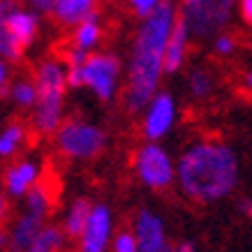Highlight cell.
<instances>
[{"label": "cell", "instance_id": "5bb4252c", "mask_svg": "<svg viewBox=\"0 0 252 252\" xmlns=\"http://www.w3.org/2000/svg\"><path fill=\"white\" fill-rule=\"evenodd\" d=\"M31 132V123H23L19 118H12V121L5 123L2 130H0V158L5 162L16 160L28 144Z\"/></svg>", "mask_w": 252, "mask_h": 252}, {"label": "cell", "instance_id": "e0dca14e", "mask_svg": "<svg viewBox=\"0 0 252 252\" xmlns=\"http://www.w3.org/2000/svg\"><path fill=\"white\" fill-rule=\"evenodd\" d=\"M190 44H192L190 32L185 31L183 23L178 21V26L174 28L171 37H169L167 56H164V72L167 74H178L185 67V63L190 58Z\"/></svg>", "mask_w": 252, "mask_h": 252}, {"label": "cell", "instance_id": "ac0fdd59", "mask_svg": "<svg viewBox=\"0 0 252 252\" xmlns=\"http://www.w3.org/2000/svg\"><path fill=\"white\" fill-rule=\"evenodd\" d=\"M102 39H104V26H102L99 12H95L91 19L79 23L77 28H72V32H69V46H77V49L86 51V54L99 51Z\"/></svg>", "mask_w": 252, "mask_h": 252}, {"label": "cell", "instance_id": "ba28073f", "mask_svg": "<svg viewBox=\"0 0 252 252\" xmlns=\"http://www.w3.org/2000/svg\"><path fill=\"white\" fill-rule=\"evenodd\" d=\"M39 16L31 7L19 5L9 14L0 16V56L7 63H19L23 54L39 37Z\"/></svg>", "mask_w": 252, "mask_h": 252}, {"label": "cell", "instance_id": "277c9868", "mask_svg": "<svg viewBox=\"0 0 252 252\" xmlns=\"http://www.w3.org/2000/svg\"><path fill=\"white\" fill-rule=\"evenodd\" d=\"M69 88H84L99 102H114L125 88V61L114 51H93L84 65L67 69Z\"/></svg>", "mask_w": 252, "mask_h": 252}, {"label": "cell", "instance_id": "52a82bcc", "mask_svg": "<svg viewBox=\"0 0 252 252\" xmlns=\"http://www.w3.org/2000/svg\"><path fill=\"white\" fill-rule=\"evenodd\" d=\"M132 176L148 192H169L176 188V160L160 141H144L130 158Z\"/></svg>", "mask_w": 252, "mask_h": 252}, {"label": "cell", "instance_id": "2e32d148", "mask_svg": "<svg viewBox=\"0 0 252 252\" xmlns=\"http://www.w3.org/2000/svg\"><path fill=\"white\" fill-rule=\"evenodd\" d=\"M97 0H56V7H54V19L58 26L63 28H77L79 23H84L86 19H91L97 7H95Z\"/></svg>", "mask_w": 252, "mask_h": 252}, {"label": "cell", "instance_id": "7c38bea8", "mask_svg": "<svg viewBox=\"0 0 252 252\" xmlns=\"http://www.w3.org/2000/svg\"><path fill=\"white\" fill-rule=\"evenodd\" d=\"M42 178H44V162L35 155H19L2 171V192L5 197L21 201Z\"/></svg>", "mask_w": 252, "mask_h": 252}, {"label": "cell", "instance_id": "4fadbf2b", "mask_svg": "<svg viewBox=\"0 0 252 252\" xmlns=\"http://www.w3.org/2000/svg\"><path fill=\"white\" fill-rule=\"evenodd\" d=\"M49 220L37 218V215L21 211L19 215L12 218L9 227L2 231V250L5 252H26L28 245L35 241L39 231L44 229V224Z\"/></svg>", "mask_w": 252, "mask_h": 252}, {"label": "cell", "instance_id": "1f68e13d", "mask_svg": "<svg viewBox=\"0 0 252 252\" xmlns=\"http://www.w3.org/2000/svg\"><path fill=\"white\" fill-rule=\"evenodd\" d=\"M107 2H114V0H107Z\"/></svg>", "mask_w": 252, "mask_h": 252}, {"label": "cell", "instance_id": "7a4b0ae2", "mask_svg": "<svg viewBox=\"0 0 252 252\" xmlns=\"http://www.w3.org/2000/svg\"><path fill=\"white\" fill-rule=\"evenodd\" d=\"M238 153L234 146L222 139H194L176 158V190L190 204L215 206L229 199L238 190Z\"/></svg>", "mask_w": 252, "mask_h": 252}, {"label": "cell", "instance_id": "484cf974", "mask_svg": "<svg viewBox=\"0 0 252 252\" xmlns=\"http://www.w3.org/2000/svg\"><path fill=\"white\" fill-rule=\"evenodd\" d=\"M26 7H31L32 12L37 14H54V7H56V0H23Z\"/></svg>", "mask_w": 252, "mask_h": 252}, {"label": "cell", "instance_id": "83f0119b", "mask_svg": "<svg viewBox=\"0 0 252 252\" xmlns=\"http://www.w3.org/2000/svg\"><path fill=\"white\" fill-rule=\"evenodd\" d=\"M238 16L245 23V28L252 31V0H238Z\"/></svg>", "mask_w": 252, "mask_h": 252}, {"label": "cell", "instance_id": "f1b7e54d", "mask_svg": "<svg viewBox=\"0 0 252 252\" xmlns=\"http://www.w3.org/2000/svg\"><path fill=\"white\" fill-rule=\"evenodd\" d=\"M174 252H204L201 250V245L197 241H190V238H183V241H178L174 245Z\"/></svg>", "mask_w": 252, "mask_h": 252}, {"label": "cell", "instance_id": "9c48e42d", "mask_svg": "<svg viewBox=\"0 0 252 252\" xmlns=\"http://www.w3.org/2000/svg\"><path fill=\"white\" fill-rule=\"evenodd\" d=\"M116 236V215L107 201H95L81 236L74 241V252H111Z\"/></svg>", "mask_w": 252, "mask_h": 252}, {"label": "cell", "instance_id": "5b68a950", "mask_svg": "<svg viewBox=\"0 0 252 252\" xmlns=\"http://www.w3.org/2000/svg\"><path fill=\"white\" fill-rule=\"evenodd\" d=\"M56 153L69 162H93L107 151V130L95 121L69 116L54 137Z\"/></svg>", "mask_w": 252, "mask_h": 252}, {"label": "cell", "instance_id": "8992f818", "mask_svg": "<svg viewBox=\"0 0 252 252\" xmlns=\"http://www.w3.org/2000/svg\"><path fill=\"white\" fill-rule=\"evenodd\" d=\"M238 12V0H178V21L192 42H211L229 28Z\"/></svg>", "mask_w": 252, "mask_h": 252}, {"label": "cell", "instance_id": "603a6c76", "mask_svg": "<svg viewBox=\"0 0 252 252\" xmlns=\"http://www.w3.org/2000/svg\"><path fill=\"white\" fill-rule=\"evenodd\" d=\"M211 51L215 58H231L238 51V37L229 31H222L211 39Z\"/></svg>", "mask_w": 252, "mask_h": 252}, {"label": "cell", "instance_id": "d4e9b609", "mask_svg": "<svg viewBox=\"0 0 252 252\" xmlns=\"http://www.w3.org/2000/svg\"><path fill=\"white\" fill-rule=\"evenodd\" d=\"M111 252H141L137 245V238L134 234L127 229H118L114 236V243H111Z\"/></svg>", "mask_w": 252, "mask_h": 252}, {"label": "cell", "instance_id": "d6986e66", "mask_svg": "<svg viewBox=\"0 0 252 252\" xmlns=\"http://www.w3.org/2000/svg\"><path fill=\"white\" fill-rule=\"evenodd\" d=\"M93 204H95V201H91V197L79 194V197H74L67 206H65L63 218H61V227L65 229L69 241H77V238L81 236L86 222H88V215H91V211H93Z\"/></svg>", "mask_w": 252, "mask_h": 252}, {"label": "cell", "instance_id": "6da1fadb", "mask_svg": "<svg viewBox=\"0 0 252 252\" xmlns=\"http://www.w3.org/2000/svg\"><path fill=\"white\" fill-rule=\"evenodd\" d=\"M178 26V2L164 0L158 12L137 23L130 51L125 58L123 104L130 114H141L146 104L160 93L164 79V56L174 28Z\"/></svg>", "mask_w": 252, "mask_h": 252}, {"label": "cell", "instance_id": "8fae6325", "mask_svg": "<svg viewBox=\"0 0 252 252\" xmlns=\"http://www.w3.org/2000/svg\"><path fill=\"white\" fill-rule=\"evenodd\" d=\"M141 134L146 141H162L178 123V102L171 93L160 91L141 111Z\"/></svg>", "mask_w": 252, "mask_h": 252}, {"label": "cell", "instance_id": "cb8c5ba5", "mask_svg": "<svg viewBox=\"0 0 252 252\" xmlns=\"http://www.w3.org/2000/svg\"><path fill=\"white\" fill-rule=\"evenodd\" d=\"M162 2H164V0H125L127 12H130L137 21H144V19H148L151 14H155Z\"/></svg>", "mask_w": 252, "mask_h": 252}, {"label": "cell", "instance_id": "7402d4cb", "mask_svg": "<svg viewBox=\"0 0 252 252\" xmlns=\"http://www.w3.org/2000/svg\"><path fill=\"white\" fill-rule=\"evenodd\" d=\"M67 243H69V236L65 234V229L61 224L46 222L44 229L35 236V241L28 245L26 252H65Z\"/></svg>", "mask_w": 252, "mask_h": 252}, {"label": "cell", "instance_id": "4316f807", "mask_svg": "<svg viewBox=\"0 0 252 252\" xmlns=\"http://www.w3.org/2000/svg\"><path fill=\"white\" fill-rule=\"evenodd\" d=\"M12 81H14V77H12V63L2 61L0 63V91H2V95L7 93Z\"/></svg>", "mask_w": 252, "mask_h": 252}, {"label": "cell", "instance_id": "9a60e30c", "mask_svg": "<svg viewBox=\"0 0 252 252\" xmlns=\"http://www.w3.org/2000/svg\"><path fill=\"white\" fill-rule=\"evenodd\" d=\"M56 199H58L56 185L51 183L49 178H42V181L21 199V211H28V213L37 215V218L49 220L56 208Z\"/></svg>", "mask_w": 252, "mask_h": 252}, {"label": "cell", "instance_id": "f546056e", "mask_svg": "<svg viewBox=\"0 0 252 252\" xmlns=\"http://www.w3.org/2000/svg\"><path fill=\"white\" fill-rule=\"evenodd\" d=\"M238 213L243 215V218H252V197H243V199H238Z\"/></svg>", "mask_w": 252, "mask_h": 252}, {"label": "cell", "instance_id": "4dcf8cb0", "mask_svg": "<svg viewBox=\"0 0 252 252\" xmlns=\"http://www.w3.org/2000/svg\"><path fill=\"white\" fill-rule=\"evenodd\" d=\"M241 91H243L245 95H250V97H252V69L243 72V77H241Z\"/></svg>", "mask_w": 252, "mask_h": 252}, {"label": "cell", "instance_id": "44dd1931", "mask_svg": "<svg viewBox=\"0 0 252 252\" xmlns=\"http://www.w3.org/2000/svg\"><path fill=\"white\" fill-rule=\"evenodd\" d=\"M2 97L9 99V104H12L19 114H31L39 99L37 84H35L32 74L31 77H14V81L9 84L7 93H5Z\"/></svg>", "mask_w": 252, "mask_h": 252}, {"label": "cell", "instance_id": "3957f363", "mask_svg": "<svg viewBox=\"0 0 252 252\" xmlns=\"http://www.w3.org/2000/svg\"><path fill=\"white\" fill-rule=\"evenodd\" d=\"M32 79L37 84L39 99L31 114V130L37 137H54L61 125L67 121L65 99L69 88V72L63 56H46L35 65Z\"/></svg>", "mask_w": 252, "mask_h": 252}, {"label": "cell", "instance_id": "30bf717a", "mask_svg": "<svg viewBox=\"0 0 252 252\" xmlns=\"http://www.w3.org/2000/svg\"><path fill=\"white\" fill-rule=\"evenodd\" d=\"M130 231L137 238L141 252H174L176 243L169 236L167 222L153 208H137L130 218Z\"/></svg>", "mask_w": 252, "mask_h": 252}, {"label": "cell", "instance_id": "ffe728a7", "mask_svg": "<svg viewBox=\"0 0 252 252\" xmlns=\"http://www.w3.org/2000/svg\"><path fill=\"white\" fill-rule=\"evenodd\" d=\"M185 86H188V95L194 102H206L218 91V74L208 65H192L188 69Z\"/></svg>", "mask_w": 252, "mask_h": 252}]
</instances>
